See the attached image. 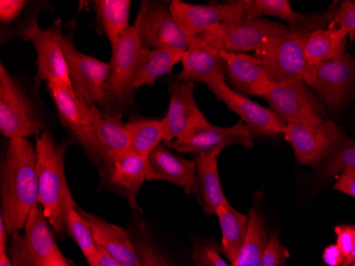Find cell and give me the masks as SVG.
Segmentation results:
<instances>
[{
	"label": "cell",
	"mask_w": 355,
	"mask_h": 266,
	"mask_svg": "<svg viewBox=\"0 0 355 266\" xmlns=\"http://www.w3.org/2000/svg\"><path fill=\"white\" fill-rule=\"evenodd\" d=\"M37 147L28 139L8 141L1 173V217L10 235L25 228L39 205Z\"/></svg>",
	"instance_id": "6da1fadb"
},
{
	"label": "cell",
	"mask_w": 355,
	"mask_h": 266,
	"mask_svg": "<svg viewBox=\"0 0 355 266\" xmlns=\"http://www.w3.org/2000/svg\"><path fill=\"white\" fill-rule=\"evenodd\" d=\"M39 205L57 233L65 229L69 210L79 208L73 199L65 174L67 144L58 143L51 131L44 130L35 142Z\"/></svg>",
	"instance_id": "7a4b0ae2"
},
{
	"label": "cell",
	"mask_w": 355,
	"mask_h": 266,
	"mask_svg": "<svg viewBox=\"0 0 355 266\" xmlns=\"http://www.w3.org/2000/svg\"><path fill=\"white\" fill-rule=\"evenodd\" d=\"M310 30L291 29L263 44L254 51L275 83L302 80L310 69L305 56V42Z\"/></svg>",
	"instance_id": "3957f363"
},
{
	"label": "cell",
	"mask_w": 355,
	"mask_h": 266,
	"mask_svg": "<svg viewBox=\"0 0 355 266\" xmlns=\"http://www.w3.org/2000/svg\"><path fill=\"white\" fill-rule=\"evenodd\" d=\"M44 122L19 81L0 65V132L8 140L41 135Z\"/></svg>",
	"instance_id": "277c9868"
},
{
	"label": "cell",
	"mask_w": 355,
	"mask_h": 266,
	"mask_svg": "<svg viewBox=\"0 0 355 266\" xmlns=\"http://www.w3.org/2000/svg\"><path fill=\"white\" fill-rule=\"evenodd\" d=\"M288 29L284 24L261 17L239 25L213 26L196 38L214 51L244 53L257 51L263 44Z\"/></svg>",
	"instance_id": "5b68a950"
},
{
	"label": "cell",
	"mask_w": 355,
	"mask_h": 266,
	"mask_svg": "<svg viewBox=\"0 0 355 266\" xmlns=\"http://www.w3.org/2000/svg\"><path fill=\"white\" fill-rule=\"evenodd\" d=\"M270 109L284 124H318L327 121L326 110L302 80L273 83L264 96Z\"/></svg>",
	"instance_id": "8992f818"
},
{
	"label": "cell",
	"mask_w": 355,
	"mask_h": 266,
	"mask_svg": "<svg viewBox=\"0 0 355 266\" xmlns=\"http://www.w3.org/2000/svg\"><path fill=\"white\" fill-rule=\"evenodd\" d=\"M61 44L76 95L89 106L105 103L107 99L110 63L78 51L71 35L63 33Z\"/></svg>",
	"instance_id": "52a82bcc"
},
{
	"label": "cell",
	"mask_w": 355,
	"mask_h": 266,
	"mask_svg": "<svg viewBox=\"0 0 355 266\" xmlns=\"http://www.w3.org/2000/svg\"><path fill=\"white\" fill-rule=\"evenodd\" d=\"M21 35L26 41L31 42L37 51V82L45 80L47 83L73 89L67 57L62 48L63 31L59 22L42 29L35 19L24 27Z\"/></svg>",
	"instance_id": "ba28073f"
},
{
	"label": "cell",
	"mask_w": 355,
	"mask_h": 266,
	"mask_svg": "<svg viewBox=\"0 0 355 266\" xmlns=\"http://www.w3.org/2000/svg\"><path fill=\"white\" fill-rule=\"evenodd\" d=\"M178 25L187 37H196L216 25H239L253 21L249 16L247 0L215 5H195L181 0L169 3Z\"/></svg>",
	"instance_id": "9c48e42d"
},
{
	"label": "cell",
	"mask_w": 355,
	"mask_h": 266,
	"mask_svg": "<svg viewBox=\"0 0 355 266\" xmlns=\"http://www.w3.org/2000/svg\"><path fill=\"white\" fill-rule=\"evenodd\" d=\"M41 206L32 209L24 233L12 235L14 266H47L60 248Z\"/></svg>",
	"instance_id": "30bf717a"
},
{
	"label": "cell",
	"mask_w": 355,
	"mask_h": 266,
	"mask_svg": "<svg viewBox=\"0 0 355 266\" xmlns=\"http://www.w3.org/2000/svg\"><path fill=\"white\" fill-rule=\"evenodd\" d=\"M328 107L337 110L355 92V58L345 53L340 57L311 66L304 79Z\"/></svg>",
	"instance_id": "8fae6325"
},
{
	"label": "cell",
	"mask_w": 355,
	"mask_h": 266,
	"mask_svg": "<svg viewBox=\"0 0 355 266\" xmlns=\"http://www.w3.org/2000/svg\"><path fill=\"white\" fill-rule=\"evenodd\" d=\"M145 47L187 51L193 42L178 25L169 6L143 1L135 24Z\"/></svg>",
	"instance_id": "7c38bea8"
},
{
	"label": "cell",
	"mask_w": 355,
	"mask_h": 266,
	"mask_svg": "<svg viewBox=\"0 0 355 266\" xmlns=\"http://www.w3.org/2000/svg\"><path fill=\"white\" fill-rule=\"evenodd\" d=\"M73 139L105 169L130 149L127 125L121 121V114L103 113L98 121Z\"/></svg>",
	"instance_id": "4fadbf2b"
},
{
	"label": "cell",
	"mask_w": 355,
	"mask_h": 266,
	"mask_svg": "<svg viewBox=\"0 0 355 266\" xmlns=\"http://www.w3.org/2000/svg\"><path fill=\"white\" fill-rule=\"evenodd\" d=\"M144 47L145 46L135 25L130 26L119 42L112 45L107 101L123 105L132 95L131 82Z\"/></svg>",
	"instance_id": "5bb4252c"
},
{
	"label": "cell",
	"mask_w": 355,
	"mask_h": 266,
	"mask_svg": "<svg viewBox=\"0 0 355 266\" xmlns=\"http://www.w3.org/2000/svg\"><path fill=\"white\" fill-rule=\"evenodd\" d=\"M284 135L298 161L309 165L320 163L331 148L345 138L342 128L329 119L308 125L287 124Z\"/></svg>",
	"instance_id": "9a60e30c"
},
{
	"label": "cell",
	"mask_w": 355,
	"mask_h": 266,
	"mask_svg": "<svg viewBox=\"0 0 355 266\" xmlns=\"http://www.w3.org/2000/svg\"><path fill=\"white\" fill-rule=\"evenodd\" d=\"M247 148L254 146L253 133L245 123L239 121L231 127H216L209 123L183 139L167 142L165 145L181 153H219L230 145Z\"/></svg>",
	"instance_id": "2e32d148"
},
{
	"label": "cell",
	"mask_w": 355,
	"mask_h": 266,
	"mask_svg": "<svg viewBox=\"0 0 355 266\" xmlns=\"http://www.w3.org/2000/svg\"><path fill=\"white\" fill-rule=\"evenodd\" d=\"M169 105L165 115L164 143L183 139L209 123L197 105L193 83L173 80L169 82Z\"/></svg>",
	"instance_id": "e0dca14e"
},
{
	"label": "cell",
	"mask_w": 355,
	"mask_h": 266,
	"mask_svg": "<svg viewBox=\"0 0 355 266\" xmlns=\"http://www.w3.org/2000/svg\"><path fill=\"white\" fill-rule=\"evenodd\" d=\"M209 91L213 92L228 109L236 113L253 135H284L286 124L283 123L270 108L263 107L246 96L237 93L227 85L225 80L216 87L211 88Z\"/></svg>",
	"instance_id": "ac0fdd59"
},
{
	"label": "cell",
	"mask_w": 355,
	"mask_h": 266,
	"mask_svg": "<svg viewBox=\"0 0 355 266\" xmlns=\"http://www.w3.org/2000/svg\"><path fill=\"white\" fill-rule=\"evenodd\" d=\"M167 181L187 194L198 195L196 160L175 155L167 146L159 145L147 158L146 181Z\"/></svg>",
	"instance_id": "d6986e66"
},
{
	"label": "cell",
	"mask_w": 355,
	"mask_h": 266,
	"mask_svg": "<svg viewBox=\"0 0 355 266\" xmlns=\"http://www.w3.org/2000/svg\"><path fill=\"white\" fill-rule=\"evenodd\" d=\"M225 61V77L241 95L264 97L275 82L254 56L219 51Z\"/></svg>",
	"instance_id": "ffe728a7"
},
{
	"label": "cell",
	"mask_w": 355,
	"mask_h": 266,
	"mask_svg": "<svg viewBox=\"0 0 355 266\" xmlns=\"http://www.w3.org/2000/svg\"><path fill=\"white\" fill-rule=\"evenodd\" d=\"M179 81L202 82L209 89L225 81V61L219 51L207 47L193 37L182 59V71L175 76Z\"/></svg>",
	"instance_id": "44dd1931"
},
{
	"label": "cell",
	"mask_w": 355,
	"mask_h": 266,
	"mask_svg": "<svg viewBox=\"0 0 355 266\" xmlns=\"http://www.w3.org/2000/svg\"><path fill=\"white\" fill-rule=\"evenodd\" d=\"M47 88L60 122L73 138L93 126L103 115V112L96 106L80 101L71 88L55 83H47Z\"/></svg>",
	"instance_id": "7402d4cb"
},
{
	"label": "cell",
	"mask_w": 355,
	"mask_h": 266,
	"mask_svg": "<svg viewBox=\"0 0 355 266\" xmlns=\"http://www.w3.org/2000/svg\"><path fill=\"white\" fill-rule=\"evenodd\" d=\"M89 221L94 239L99 248L127 266H139L137 246L125 228L109 223L101 216L80 209Z\"/></svg>",
	"instance_id": "603a6c76"
},
{
	"label": "cell",
	"mask_w": 355,
	"mask_h": 266,
	"mask_svg": "<svg viewBox=\"0 0 355 266\" xmlns=\"http://www.w3.org/2000/svg\"><path fill=\"white\" fill-rule=\"evenodd\" d=\"M146 169L147 159L129 151L105 169L109 185L123 192L133 209L137 208V194L146 181Z\"/></svg>",
	"instance_id": "cb8c5ba5"
},
{
	"label": "cell",
	"mask_w": 355,
	"mask_h": 266,
	"mask_svg": "<svg viewBox=\"0 0 355 266\" xmlns=\"http://www.w3.org/2000/svg\"><path fill=\"white\" fill-rule=\"evenodd\" d=\"M184 53L185 51L171 48L144 47L131 82L132 94L144 85L153 87L159 77L171 74L175 64L182 62Z\"/></svg>",
	"instance_id": "d4e9b609"
},
{
	"label": "cell",
	"mask_w": 355,
	"mask_h": 266,
	"mask_svg": "<svg viewBox=\"0 0 355 266\" xmlns=\"http://www.w3.org/2000/svg\"><path fill=\"white\" fill-rule=\"evenodd\" d=\"M219 153H201L196 156L197 179L202 198V209L207 215H213L220 206L228 205L218 174Z\"/></svg>",
	"instance_id": "484cf974"
},
{
	"label": "cell",
	"mask_w": 355,
	"mask_h": 266,
	"mask_svg": "<svg viewBox=\"0 0 355 266\" xmlns=\"http://www.w3.org/2000/svg\"><path fill=\"white\" fill-rule=\"evenodd\" d=\"M215 215L221 228L220 251L232 264L246 239L249 216L237 211L230 203L217 208Z\"/></svg>",
	"instance_id": "4316f807"
},
{
	"label": "cell",
	"mask_w": 355,
	"mask_h": 266,
	"mask_svg": "<svg viewBox=\"0 0 355 266\" xmlns=\"http://www.w3.org/2000/svg\"><path fill=\"white\" fill-rule=\"evenodd\" d=\"M346 39V32L334 26L329 29L311 31L304 47L310 66L318 65L344 55Z\"/></svg>",
	"instance_id": "83f0119b"
},
{
	"label": "cell",
	"mask_w": 355,
	"mask_h": 266,
	"mask_svg": "<svg viewBox=\"0 0 355 266\" xmlns=\"http://www.w3.org/2000/svg\"><path fill=\"white\" fill-rule=\"evenodd\" d=\"M92 3L105 37L114 45L130 27V0H95Z\"/></svg>",
	"instance_id": "f1b7e54d"
},
{
	"label": "cell",
	"mask_w": 355,
	"mask_h": 266,
	"mask_svg": "<svg viewBox=\"0 0 355 266\" xmlns=\"http://www.w3.org/2000/svg\"><path fill=\"white\" fill-rule=\"evenodd\" d=\"M125 125L130 140L129 151L145 159L165 141L166 128L163 119H132Z\"/></svg>",
	"instance_id": "f546056e"
},
{
	"label": "cell",
	"mask_w": 355,
	"mask_h": 266,
	"mask_svg": "<svg viewBox=\"0 0 355 266\" xmlns=\"http://www.w3.org/2000/svg\"><path fill=\"white\" fill-rule=\"evenodd\" d=\"M248 232L233 266H260L266 251L267 232L260 211L255 207L248 214Z\"/></svg>",
	"instance_id": "4dcf8cb0"
},
{
	"label": "cell",
	"mask_w": 355,
	"mask_h": 266,
	"mask_svg": "<svg viewBox=\"0 0 355 266\" xmlns=\"http://www.w3.org/2000/svg\"><path fill=\"white\" fill-rule=\"evenodd\" d=\"M65 229L79 246L89 265L99 266L98 246L94 239L89 221L80 212V208L69 210L65 219Z\"/></svg>",
	"instance_id": "1f68e13d"
},
{
	"label": "cell",
	"mask_w": 355,
	"mask_h": 266,
	"mask_svg": "<svg viewBox=\"0 0 355 266\" xmlns=\"http://www.w3.org/2000/svg\"><path fill=\"white\" fill-rule=\"evenodd\" d=\"M247 6L251 19L273 16L287 23L291 29L309 30L305 27V16L295 12L288 0H247Z\"/></svg>",
	"instance_id": "d6a6232c"
},
{
	"label": "cell",
	"mask_w": 355,
	"mask_h": 266,
	"mask_svg": "<svg viewBox=\"0 0 355 266\" xmlns=\"http://www.w3.org/2000/svg\"><path fill=\"white\" fill-rule=\"evenodd\" d=\"M347 167H355V137L337 142L322 159V176L333 177Z\"/></svg>",
	"instance_id": "836d02e7"
},
{
	"label": "cell",
	"mask_w": 355,
	"mask_h": 266,
	"mask_svg": "<svg viewBox=\"0 0 355 266\" xmlns=\"http://www.w3.org/2000/svg\"><path fill=\"white\" fill-rule=\"evenodd\" d=\"M332 21V26L344 30L350 41L355 40V1L345 0L336 11L327 16Z\"/></svg>",
	"instance_id": "e575fe53"
},
{
	"label": "cell",
	"mask_w": 355,
	"mask_h": 266,
	"mask_svg": "<svg viewBox=\"0 0 355 266\" xmlns=\"http://www.w3.org/2000/svg\"><path fill=\"white\" fill-rule=\"evenodd\" d=\"M220 253L214 244L199 243L193 247L191 257L196 266H233L221 257Z\"/></svg>",
	"instance_id": "d590c367"
},
{
	"label": "cell",
	"mask_w": 355,
	"mask_h": 266,
	"mask_svg": "<svg viewBox=\"0 0 355 266\" xmlns=\"http://www.w3.org/2000/svg\"><path fill=\"white\" fill-rule=\"evenodd\" d=\"M288 257V251L281 243L278 233L272 232L260 266H284Z\"/></svg>",
	"instance_id": "8d00e7d4"
},
{
	"label": "cell",
	"mask_w": 355,
	"mask_h": 266,
	"mask_svg": "<svg viewBox=\"0 0 355 266\" xmlns=\"http://www.w3.org/2000/svg\"><path fill=\"white\" fill-rule=\"evenodd\" d=\"M135 246L139 253V266H171L166 258L148 242L139 241Z\"/></svg>",
	"instance_id": "74e56055"
},
{
	"label": "cell",
	"mask_w": 355,
	"mask_h": 266,
	"mask_svg": "<svg viewBox=\"0 0 355 266\" xmlns=\"http://www.w3.org/2000/svg\"><path fill=\"white\" fill-rule=\"evenodd\" d=\"M27 6L25 0H1L0 1V21L3 25H10L19 19Z\"/></svg>",
	"instance_id": "f35d334b"
},
{
	"label": "cell",
	"mask_w": 355,
	"mask_h": 266,
	"mask_svg": "<svg viewBox=\"0 0 355 266\" xmlns=\"http://www.w3.org/2000/svg\"><path fill=\"white\" fill-rule=\"evenodd\" d=\"M353 231H354V226L351 225L337 226L335 228L336 244L345 257V261L350 257L351 253H352Z\"/></svg>",
	"instance_id": "ab89813d"
},
{
	"label": "cell",
	"mask_w": 355,
	"mask_h": 266,
	"mask_svg": "<svg viewBox=\"0 0 355 266\" xmlns=\"http://www.w3.org/2000/svg\"><path fill=\"white\" fill-rule=\"evenodd\" d=\"M334 189L355 197V167H347L340 173Z\"/></svg>",
	"instance_id": "60d3db41"
},
{
	"label": "cell",
	"mask_w": 355,
	"mask_h": 266,
	"mask_svg": "<svg viewBox=\"0 0 355 266\" xmlns=\"http://www.w3.org/2000/svg\"><path fill=\"white\" fill-rule=\"evenodd\" d=\"M322 259L328 266H343L345 263V257L337 244L324 248Z\"/></svg>",
	"instance_id": "b9f144b4"
},
{
	"label": "cell",
	"mask_w": 355,
	"mask_h": 266,
	"mask_svg": "<svg viewBox=\"0 0 355 266\" xmlns=\"http://www.w3.org/2000/svg\"><path fill=\"white\" fill-rule=\"evenodd\" d=\"M99 266H127L98 247Z\"/></svg>",
	"instance_id": "7bdbcfd3"
},
{
	"label": "cell",
	"mask_w": 355,
	"mask_h": 266,
	"mask_svg": "<svg viewBox=\"0 0 355 266\" xmlns=\"http://www.w3.org/2000/svg\"><path fill=\"white\" fill-rule=\"evenodd\" d=\"M47 266H71V264H69L67 258L64 257L63 253L59 249Z\"/></svg>",
	"instance_id": "ee69618b"
},
{
	"label": "cell",
	"mask_w": 355,
	"mask_h": 266,
	"mask_svg": "<svg viewBox=\"0 0 355 266\" xmlns=\"http://www.w3.org/2000/svg\"><path fill=\"white\" fill-rule=\"evenodd\" d=\"M0 266H14L7 253V248H0Z\"/></svg>",
	"instance_id": "f6af8a7d"
},
{
	"label": "cell",
	"mask_w": 355,
	"mask_h": 266,
	"mask_svg": "<svg viewBox=\"0 0 355 266\" xmlns=\"http://www.w3.org/2000/svg\"><path fill=\"white\" fill-rule=\"evenodd\" d=\"M355 265V226L354 231H353V248L352 253H351L350 257L345 261L344 265L343 266H354Z\"/></svg>",
	"instance_id": "bcb514c9"
}]
</instances>
